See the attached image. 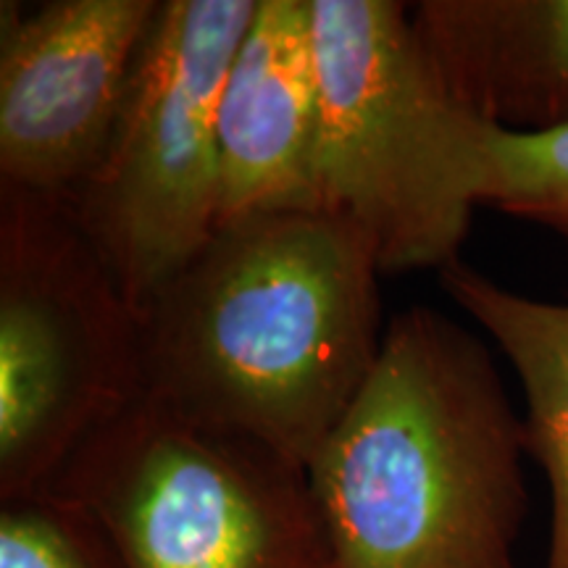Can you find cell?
<instances>
[{"label": "cell", "mask_w": 568, "mask_h": 568, "mask_svg": "<svg viewBox=\"0 0 568 568\" xmlns=\"http://www.w3.org/2000/svg\"><path fill=\"white\" fill-rule=\"evenodd\" d=\"M379 274L347 213L219 224L140 308L145 397L308 468L379 358Z\"/></svg>", "instance_id": "1"}, {"label": "cell", "mask_w": 568, "mask_h": 568, "mask_svg": "<svg viewBox=\"0 0 568 568\" xmlns=\"http://www.w3.org/2000/svg\"><path fill=\"white\" fill-rule=\"evenodd\" d=\"M527 456L487 345L435 308L400 311L308 464L337 568H518Z\"/></svg>", "instance_id": "2"}, {"label": "cell", "mask_w": 568, "mask_h": 568, "mask_svg": "<svg viewBox=\"0 0 568 568\" xmlns=\"http://www.w3.org/2000/svg\"><path fill=\"white\" fill-rule=\"evenodd\" d=\"M318 182L382 274L458 261L481 205L489 126L447 95L397 0H311Z\"/></svg>", "instance_id": "3"}, {"label": "cell", "mask_w": 568, "mask_h": 568, "mask_svg": "<svg viewBox=\"0 0 568 568\" xmlns=\"http://www.w3.org/2000/svg\"><path fill=\"white\" fill-rule=\"evenodd\" d=\"M45 493L88 510L126 568H337L308 468L142 397Z\"/></svg>", "instance_id": "4"}, {"label": "cell", "mask_w": 568, "mask_h": 568, "mask_svg": "<svg viewBox=\"0 0 568 568\" xmlns=\"http://www.w3.org/2000/svg\"><path fill=\"white\" fill-rule=\"evenodd\" d=\"M142 397L140 308L61 197L0 184V503Z\"/></svg>", "instance_id": "5"}, {"label": "cell", "mask_w": 568, "mask_h": 568, "mask_svg": "<svg viewBox=\"0 0 568 568\" xmlns=\"http://www.w3.org/2000/svg\"><path fill=\"white\" fill-rule=\"evenodd\" d=\"M255 6L161 0L109 145L63 201L138 308L219 224V92Z\"/></svg>", "instance_id": "6"}, {"label": "cell", "mask_w": 568, "mask_h": 568, "mask_svg": "<svg viewBox=\"0 0 568 568\" xmlns=\"http://www.w3.org/2000/svg\"><path fill=\"white\" fill-rule=\"evenodd\" d=\"M161 0L0 6V184L67 197L92 174Z\"/></svg>", "instance_id": "7"}, {"label": "cell", "mask_w": 568, "mask_h": 568, "mask_svg": "<svg viewBox=\"0 0 568 568\" xmlns=\"http://www.w3.org/2000/svg\"><path fill=\"white\" fill-rule=\"evenodd\" d=\"M216 140L219 224L326 209L311 0H258L219 92Z\"/></svg>", "instance_id": "8"}, {"label": "cell", "mask_w": 568, "mask_h": 568, "mask_svg": "<svg viewBox=\"0 0 568 568\" xmlns=\"http://www.w3.org/2000/svg\"><path fill=\"white\" fill-rule=\"evenodd\" d=\"M410 27L460 109L495 130L568 126V0H424Z\"/></svg>", "instance_id": "9"}, {"label": "cell", "mask_w": 568, "mask_h": 568, "mask_svg": "<svg viewBox=\"0 0 568 568\" xmlns=\"http://www.w3.org/2000/svg\"><path fill=\"white\" fill-rule=\"evenodd\" d=\"M439 282L447 297L493 337L521 379L527 450L550 487L545 568H568V303L514 293L460 258L439 272Z\"/></svg>", "instance_id": "10"}, {"label": "cell", "mask_w": 568, "mask_h": 568, "mask_svg": "<svg viewBox=\"0 0 568 568\" xmlns=\"http://www.w3.org/2000/svg\"><path fill=\"white\" fill-rule=\"evenodd\" d=\"M481 205L545 226L568 247V126L542 134L489 126Z\"/></svg>", "instance_id": "11"}, {"label": "cell", "mask_w": 568, "mask_h": 568, "mask_svg": "<svg viewBox=\"0 0 568 568\" xmlns=\"http://www.w3.org/2000/svg\"><path fill=\"white\" fill-rule=\"evenodd\" d=\"M0 568H126L77 503L53 493L6 500L0 508Z\"/></svg>", "instance_id": "12"}]
</instances>
